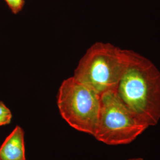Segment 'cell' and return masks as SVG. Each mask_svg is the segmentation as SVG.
<instances>
[{
    "mask_svg": "<svg viewBox=\"0 0 160 160\" xmlns=\"http://www.w3.org/2000/svg\"><path fill=\"white\" fill-rule=\"evenodd\" d=\"M126 107L147 126L160 119V71L148 59L131 51L129 62L117 87Z\"/></svg>",
    "mask_w": 160,
    "mask_h": 160,
    "instance_id": "1",
    "label": "cell"
},
{
    "mask_svg": "<svg viewBox=\"0 0 160 160\" xmlns=\"http://www.w3.org/2000/svg\"><path fill=\"white\" fill-rule=\"evenodd\" d=\"M131 52L109 43L97 42L81 59L73 77L100 96L116 90L129 62Z\"/></svg>",
    "mask_w": 160,
    "mask_h": 160,
    "instance_id": "2",
    "label": "cell"
},
{
    "mask_svg": "<svg viewBox=\"0 0 160 160\" xmlns=\"http://www.w3.org/2000/svg\"><path fill=\"white\" fill-rule=\"evenodd\" d=\"M148 126L132 113L116 90L100 96V110L94 137L109 145L131 143Z\"/></svg>",
    "mask_w": 160,
    "mask_h": 160,
    "instance_id": "3",
    "label": "cell"
},
{
    "mask_svg": "<svg viewBox=\"0 0 160 160\" xmlns=\"http://www.w3.org/2000/svg\"><path fill=\"white\" fill-rule=\"evenodd\" d=\"M57 105L61 116L72 128L94 135L100 110V96L97 92L70 77L59 87Z\"/></svg>",
    "mask_w": 160,
    "mask_h": 160,
    "instance_id": "4",
    "label": "cell"
},
{
    "mask_svg": "<svg viewBox=\"0 0 160 160\" xmlns=\"http://www.w3.org/2000/svg\"><path fill=\"white\" fill-rule=\"evenodd\" d=\"M0 160H26L24 148V132L16 126L6 138L0 147Z\"/></svg>",
    "mask_w": 160,
    "mask_h": 160,
    "instance_id": "5",
    "label": "cell"
},
{
    "mask_svg": "<svg viewBox=\"0 0 160 160\" xmlns=\"http://www.w3.org/2000/svg\"><path fill=\"white\" fill-rule=\"evenodd\" d=\"M12 12L17 14L21 12L24 5V0H4Z\"/></svg>",
    "mask_w": 160,
    "mask_h": 160,
    "instance_id": "6",
    "label": "cell"
},
{
    "mask_svg": "<svg viewBox=\"0 0 160 160\" xmlns=\"http://www.w3.org/2000/svg\"><path fill=\"white\" fill-rule=\"evenodd\" d=\"M0 117L12 118L11 111L2 102H0Z\"/></svg>",
    "mask_w": 160,
    "mask_h": 160,
    "instance_id": "7",
    "label": "cell"
},
{
    "mask_svg": "<svg viewBox=\"0 0 160 160\" xmlns=\"http://www.w3.org/2000/svg\"><path fill=\"white\" fill-rule=\"evenodd\" d=\"M12 118L8 117H0V126L6 125L9 124L11 122Z\"/></svg>",
    "mask_w": 160,
    "mask_h": 160,
    "instance_id": "8",
    "label": "cell"
}]
</instances>
